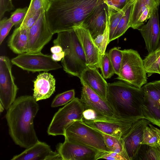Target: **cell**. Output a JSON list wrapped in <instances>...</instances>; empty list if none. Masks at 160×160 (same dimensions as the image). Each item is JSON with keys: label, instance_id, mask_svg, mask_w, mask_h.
<instances>
[{"label": "cell", "instance_id": "obj_1", "mask_svg": "<svg viewBox=\"0 0 160 160\" xmlns=\"http://www.w3.org/2000/svg\"><path fill=\"white\" fill-rule=\"evenodd\" d=\"M33 97L24 95L16 99L5 115L9 133L17 145L27 148L38 141L33 120L39 106Z\"/></svg>", "mask_w": 160, "mask_h": 160}, {"label": "cell", "instance_id": "obj_2", "mask_svg": "<svg viewBox=\"0 0 160 160\" xmlns=\"http://www.w3.org/2000/svg\"><path fill=\"white\" fill-rule=\"evenodd\" d=\"M104 0H52L45 12L48 27L54 34L73 29Z\"/></svg>", "mask_w": 160, "mask_h": 160}, {"label": "cell", "instance_id": "obj_3", "mask_svg": "<svg viewBox=\"0 0 160 160\" xmlns=\"http://www.w3.org/2000/svg\"><path fill=\"white\" fill-rule=\"evenodd\" d=\"M143 96L141 88L125 82L108 83L106 100L118 118L136 121L144 118L141 109Z\"/></svg>", "mask_w": 160, "mask_h": 160}, {"label": "cell", "instance_id": "obj_4", "mask_svg": "<svg viewBox=\"0 0 160 160\" xmlns=\"http://www.w3.org/2000/svg\"><path fill=\"white\" fill-rule=\"evenodd\" d=\"M54 45H58L65 52L61 60L63 70L72 76L80 78L87 67L84 52L77 35L72 29L59 32L53 41Z\"/></svg>", "mask_w": 160, "mask_h": 160}, {"label": "cell", "instance_id": "obj_5", "mask_svg": "<svg viewBox=\"0 0 160 160\" xmlns=\"http://www.w3.org/2000/svg\"><path fill=\"white\" fill-rule=\"evenodd\" d=\"M65 140L100 151L109 152L102 133L86 124L82 120L74 121L64 128Z\"/></svg>", "mask_w": 160, "mask_h": 160}, {"label": "cell", "instance_id": "obj_6", "mask_svg": "<svg viewBox=\"0 0 160 160\" xmlns=\"http://www.w3.org/2000/svg\"><path fill=\"white\" fill-rule=\"evenodd\" d=\"M122 52L121 67L117 79L141 88L147 83L143 60L136 50L124 49Z\"/></svg>", "mask_w": 160, "mask_h": 160}, {"label": "cell", "instance_id": "obj_7", "mask_svg": "<svg viewBox=\"0 0 160 160\" xmlns=\"http://www.w3.org/2000/svg\"><path fill=\"white\" fill-rule=\"evenodd\" d=\"M85 106L80 99L75 98L55 114L47 130L49 135H64L65 128L73 121L82 120Z\"/></svg>", "mask_w": 160, "mask_h": 160}, {"label": "cell", "instance_id": "obj_8", "mask_svg": "<svg viewBox=\"0 0 160 160\" xmlns=\"http://www.w3.org/2000/svg\"><path fill=\"white\" fill-rule=\"evenodd\" d=\"M12 64L27 72H36L57 70L62 66L53 60L51 56L41 52H25L11 60Z\"/></svg>", "mask_w": 160, "mask_h": 160}, {"label": "cell", "instance_id": "obj_9", "mask_svg": "<svg viewBox=\"0 0 160 160\" xmlns=\"http://www.w3.org/2000/svg\"><path fill=\"white\" fill-rule=\"evenodd\" d=\"M86 124L102 133L123 139L129 132L134 120L97 115L92 120L82 119Z\"/></svg>", "mask_w": 160, "mask_h": 160}, {"label": "cell", "instance_id": "obj_10", "mask_svg": "<svg viewBox=\"0 0 160 160\" xmlns=\"http://www.w3.org/2000/svg\"><path fill=\"white\" fill-rule=\"evenodd\" d=\"M141 89L143 94L141 109L144 118L160 128V80L147 83Z\"/></svg>", "mask_w": 160, "mask_h": 160}, {"label": "cell", "instance_id": "obj_11", "mask_svg": "<svg viewBox=\"0 0 160 160\" xmlns=\"http://www.w3.org/2000/svg\"><path fill=\"white\" fill-rule=\"evenodd\" d=\"M11 63L8 57H0V101L6 110L15 101L18 90L12 73Z\"/></svg>", "mask_w": 160, "mask_h": 160}, {"label": "cell", "instance_id": "obj_12", "mask_svg": "<svg viewBox=\"0 0 160 160\" xmlns=\"http://www.w3.org/2000/svg\"><path fill=\"white\" fill-rule=\"evenodd\" d=\"M42 11L34 24L28 30V41L26 52H41L52 38L53 35L50 30Z\"/></svg>", "mask_w": 160, "mask_h": 160}, {"label": "cell", "instance_id": "obj_13", "mask_svg": "<svg viewBox=\"0 0 160 160\" xmlns=\"http://www.w3.org/2000/svg\"><path fill=\"white\" fill-rule=\"evenodd\" d=\"M62 160H96L101 151L65 140L57 146Z\"/></svg>", "mask_w": 160, "mask_h": 160}, {"label": "cell", "instance_id": "obj_14", "mask_svg": "<svg viewBox=\"0 0 160 160\" xmlns=\"http://www.w3.org/2000/svg\"><path fill=\"white\" fill-rule=\"evenodd\" d=\"M108 6L104 1L92 10L81 24L93 39L103 33L108 20Z\"/></svg>", "mask_w": 160, "mask_h": 160}, {"label": "cell", "instance_id": "obj_15", "mask_svg": "<svg viewBox=\"0 0 160 160\" xmlns=\"http://www.w3.org/2000/svg\"><path fill=\"white\" fill-rule=\"evenodd\" d=\"M81 84L82 87L80 99L84 105L85 109H92L96 112L97 115L118 118L107 100H104L85 83Z\"/></svg>", "mask_w": 160, "mask_h": 160}, {"label": "cell", "instance_id": "obj_16", "mask_svg": "<svg viewBox=\"0 0 160 160\" xmlns=\"http://www.w3.org/2000/svg\"><path fill=\"white\" fill-rule=\"evenodd\" d=\"M148 120L141 119L135 122L122 139L125 151L129 160L136 159L142 145L144 131L149 124Z\"/></svg>", "mask_w": 160, "mask_h": 160}, {"label": "cell", "instance_id": "obj_17", "mask_svg": "<svg viewBox=\"0 0 160 160\" xmlns=\"http://www.w3.org/2000/svg\"><path fill=\"white\" fill-rule=\"evenodd\" d=\"M158 8L156 7L153 9L148 22L138 29L144 39L146 48L148 53L154 51L160 45Z\"/></svg>", "mask_w": 160, "mask_h": 160}, {"label": "cell", "instance_id": "obj_18", "mask_svg": "<svg viewBox=\"0 0 160 160\" xmlns=\"http://www.w3.org/2000/svg\"><path fill=\"white\" fill-rule=\"evenodd\" d=\"M74 29L84 52L87 67L100 68L101 55L88 30L81 25Z\"/></svg>", "mask_w": 160, "mask_h": 160}, {"label": "cell", "instance_id": "obj_19", "mask_svg": "<svg viewBox=\"0 0 160 160\" xmlns=\"http://www.w3.org/2000/svg\"><path fill=\"white\" fill-rule=\"evenodd\" d=\"M160 0H135L132 4L130 20V27L138 29L141 24L149 19L153 9L159 7Z\"/></svg>", "mask_w": 160, "mask_h": 160}, {"label": "cell", "instance_id": "obj_20", "mask_svg": "<svg viewBox=\"0 0 160 160\" xmlns=\"http://www.w3.org/2000/svg\"><path fill=\"white\" fill-rule=\"evenodd\" d=\"M97 68L87 67L82 73L81 83L86 84L104 100H106L108 83Z\"/></svg>", "mask_w": 160, "mask_h": 160}, {"label": "cell", "instance_id": "obj_21", "mask_svg": "<svg viewBox=\"0 0 160 160\" xmlns=\"http://www.w3.org/2000/svg\"><path fill=\"white\" fill-rule=\"evenodd\" d=\"M33 83V96L37 102L49 98L55 91L56 80L50 73H40Z\"/></svg>", "mask_w": 160, "mask_h": 160}, {"label": "cell", "instance_id": "obj_22", "mask_svg": "<svg viewBox=\"0 0 160 160\" xmlns=\"http://www.w3.org/2000/svg\"><path fill=\"white\" fill-rule=\"evenodd\" d=\"M50 146L38 141L19 154L14 156L11 160H46L52 151Z\"/></svg>", "mask_w": 160, "mask_h": 160}, {"label": "cell", "instance_id": "obj_23", "mask_svg": "<svg viewBox=\"0 0 160 160\" xmlns=\"http://www.w3.org/2000/svg\"><path fill=\"white\" fill-rule=\"evenodd\" d=\"M28 30V29L19 27L14 30L10 36L8 45L14 53L19 54L26 52Z\"/></svg>", "mask_w": 160, "mask_h": 160}, {"label": "cell", "instance_id": "obj_24", "mask_svg": "<svg viewBox=\"0 0 160 160\" xmlns=\"http://www.w3.org/2000/svg\"><path fill=\"white\" fill-rule=\"evenodd\" d=\"M143 62L148 76L155 73L160 74V45L154 51L148 53Z\"/></svg>", "mask_w": 160, "mask_h": 160}, {"label": "cell", "instance_id": "obj_25", "mask_svg": "<svg viewBox=\"0 0 160 160\" xmlns=\"http://www.w3.org/2000/svg\"><path fill=\"white\" fill-rule=\"evenodd\" d=\"M134 1H131L121 9H113L108 7V22L109 28V43L111 41L114 31L119 22L128 8Z\"/></svg>", "mask_w": 160, "mask_h": 160}, {"label": "cell", "instance_id": "obj_26", "mask_svg": "<svg viewBox=\"0 0 160 160\" xmlns=\"http://www.w3.org/2000/svg\"><path fill=\"white\" fill-rule=\"evenodd\" d=\"M105 144L110 152L120 153L127 159L129 158L125 151L122 139L102 133Z\"/></svg>", "mask_w": 160, "mask_h": 160}, {"label": "cell", "instance_id": "obj_27", "mask_svg": "<svg viewBox=\"0 0 160 160\" xmlns=\"http://www.w3.org/2000/svg\"><path fill=\"white\" fill-rule=\"evenodd\" d=\"M136 159L160 160V146L142 144Z\"/></svg>", "mask_w": 160, "mask_h": 160}, {"label": "cell", "instance_id": "obj_28", "mask_svg": "<svg viewBox=\"0 0 160 160\" xmlns=\"http://www.w3.org/2000/svg\"><path fill=\"white\" fill-rule=\"evenodd\" d=\"M132 6L128 8L119 22L113 33L111 41L122 36L130 27V20Z\"/></svg>", "mask_w": 160, "mask_h": 160}, {"label": "cell", "instance_id": "obj_29", "mask_svg": "<svg viewBox=\"0 0 160 160\" xmlns=\"http://www.w3.org/2000/svg\"><path fill=\"white\" fill-rule=\"evenodd\" d=\"M74 89H71L57 95L51 104L52 108H56L65 105L73 100L75 97Z\"/></svg>", "mask_w": 160, "mask_h": 160}, {"label": "cell", "instance_id": "obj_30", "mask_svg": "<svg viewBox=\"0 0 160 160\" xmlns=\"http://www.w3.org/2000/svg\"><path fill=\"white\" fill-rule=\"evenodd\" d=\"M108 53L115 74L118 75L119 73L122 58V50H120L118 48L114 47L111 49Z\"/></svg>", "mask_w": 160, "mask_h": 160}, {"label": "cell", "instance_id": "obj_31", "mask_svg": "<svg viewBox=\"0 0 160 160\" xmlns=\"http://www.w3.org/2000/svg\"><path fill=\"white\" fill-rule=\"evenodd\" d=\"M109 28L108 20L105 30L102 34L98 35L93 41L102 56L105 52L107 45L109 44Z\"/></svg>", "mask_w": 160, "mask_h": 160}, {"label": "cell", "instance_id": "obj_32", "mask_svg": "<svg viewBox=\"0 0 160 160\" xmlns=\"http://www.w3.org/2000/svg\"><path fill=\"white\" fill-rule=\"evenodd\" d=\"M100 68L102 75L105 79L110 78L115 74L112 65L107 52H105L101 56Z\"/></svg>", "mask_w": 160, "mask_h": 160}, {"label": "cell", "instance_id": "obj_33", "mask_svg": "<svg viewBox=\"0 0 160 160\" xmlns=\"http://www.w3.org/2000/svg\"><path fill=\"white\" fill-rule=\"evenodd\" d=\"M142 144L152 147H157L159 146L157 133L149 125L144 130Z\"/></svg>", "mask_w": 160, "mask_h": 160}, {"label": "cell", "instance_id": "obj_34", "mask_svg": "<svg viewBox=\"0 0 160 160\" xmlns=\"http://www.w3.org/2000/svg\"><path fill=\"white\" fill-rule=\"evenodd\" d=\"M50 2L49 0H31L26 16L40 12L48 9Z\"/></svg>", "mask_w": 160, "mask_h": 160}, {"label": "cell", "instance_id": "obj_35", "mask_svg": "<svg viewBox=\"0 0 160 160\" xmlns=\"http://www.w3.org/2000/svg\"><path fill=\"white\" fill-rule=\"evenodd\" d=\"M28 9V7L16 9L11 13L10 18L16 28L19 27L24 20Z\"/></svg>", "mask_w": 160, "mask_h": 160}, {"label": "cell", "instance_id": "obj_36", "mask_svg": "<svg viewBox=\"0 0 160 160\" xmlns=\"http://www.w3.org/2000/svg\"><path fill=\"white\" fill-rule=\"evenodd\" d=\"M13 26L14 25L10 18H4L0 20V45L2 44Z\"/></svg>", "mask_w": 160, "mask_h": 160}, {"label": "cell", "instance_id": "obj_37", "mask_svg": "<svg viewBox=\"0 0 160 160\" xmlns=\"http://www.w3.org/2000/svg\"><path fill=\"white\" fill-rule=\"evenodd\" d=\"M42 11L29 16H26L19 27L28 29L31 28L37 21Z\"/></svg>", "mask_w": 160, "mask_h": 160}, {"label": "cell", "instance_id": "obj_38", "mask_svg": "<svg viewBox=\"0 0 160 160\" xmlns=\"http://www.w3.org/2000/svg\"><path fill=\"white\" fill-rule=\"evenodd\" d=\"M14 9L12 0H0V20L3 18L5 12Z\"/></svg>", "mask_w": 160, "mask_h": 160}, {"label": "cell", "instance_id": "obj_39", "mask_svg": "<svg viewBox=\"0 0 160 160\" xmlns=\"http://www.w3.org/2000/svg\"><path fill=\"white\" fill-rule=\"evenodd\" d=\"M104 159L111 160H127L122 155L113 152H101L99 156L98 159Z\"/></svg>", "mask_w": 160, "mask_h": 160}, {"label": "cell", "instance_id": "obj_40", "mask_svg": "<svg viewBox=\"0 0 160 160\" xmlns=\"http://www.w3.org/2000/svg\"><path fill=\"white\" fill-rule=\"evenodd\" d=\"M108 6L113 9H121L131 0H104Z\"/></svg>", "mask_w": 160, "mask_h": 160}, {"label": "cell", "instance_id": "obj_41", "mask_svg": "<svg viewBox=\"0 0 160 160\" xmlns=\"http://www.w3.org/2000/svg\"><path fill=\"white\" fill-rule=\"evenodd\" d=\"M97 115L96 112L91 109H85L83 113V119L86 120H91L94 119Z\"/></svg>", "mask_w": 160, "mask_h": 160}, {"label": "cell", "instance_id": "obj_42", "mask_svg": "<svg viewBox=\"0 0 160 160\" xmlns=\"http://www.w3.org/2000/svg\"><path fill=\"white\" fill-rule=\"evenodd\" d=\"M46 160H62V159L60 154L58 152H53L52 151Z\"/></svg>", "mask_w": 160, "mask_h": 160}, {"label": "cell", "instance_id": "obj_43", "mask_svg": "<svg viewBox=\"0 0 160 160\" xmlns=\"http://www.w3.org/2000/svg\"><path fill=\"white\" fill-rule=\"evenodd\" d=\"M65 55V52H62L56 54H52L51 55L52 59L56 62L62 60Z\"/></svg>", "mask_w": 160, "mask_h": 160}, {"label": "cell", "instance_id": "obj_44", "mask_svg": "<svg viewBox=\"0 0 160 160\" xmlns=\"http://www.w3.org/2000/svg\"><path fill=\"white\" fill-rule=\"evenodd\" d=\"M50 51L52 54L59 53L63 51L62 48L58 45H54L51 48Z\"/></svg>", "mask_w": 160, "mask_h": 160}, {"label": "cell", "instance_id": "obj_45", "mask_svg": "<svg viewBox=\"0 0 160 160\" xmlns=\"http://www.w3.org/2000/svg\"><path fill=\"white\" fill-rule=\"evenodd\" d=\"M149 126L154 129L158 135L160 136V129L157 128L155 127L151 123L149 124Z\"/></svg>", "mask_w": 160, "mask_h": 160}, {"label": "cell", "instance_id": "obj_46", "mask_svg": "<svg viewBox=\"0 0 160 160\" xmlns=\"http://www.w3.org/2000/svg\"><path fill=\"white\" fill-rule=\"evenodd\" d=\"M0 104V113H1L3 111L4 108L1 104Z\"/></svg>", "mask_w": 160, "mask_h": 160}, {"label": "cell", "instance_id": "obj_47", "mask_svg": "<svg viewBox=\"0 0 160 160\" xmlns=\"http://www.w3.org/2000/svg\"><path fill=\"white\" fill-rule=\"evenodd\" d=\"M158 143L159 146H160V136L158 135Z\"/></svg>", "mask_w": 160, "mask_h": 160}, {"label": "cell", "instance_id": "obj_48", "mask_svg": "<svg viewBox=\"0 0 160 160\" xmlns=\"http://www.w3.org/2000/svg\"><path fill=\"white\" fill-rule=\"evenodd\" d=\"M131 1H134L135 0H131Z\"/></svg>", "mask_w": 160, "mask_h": 160}, {"label": "cell", "instance_id": "obj_49", "mask_svg": "<svg viewBox=\"0 0 160 160\" xmlns=\"http://www.w3.org/2000/svg\"><path fill=\"white\" fill-rule=\"evenodd\" d=\"M51 0H49V2H50V1H51Z\"/></svg>", "mask_w": 160, "mask_h": 160}]
</instances>
